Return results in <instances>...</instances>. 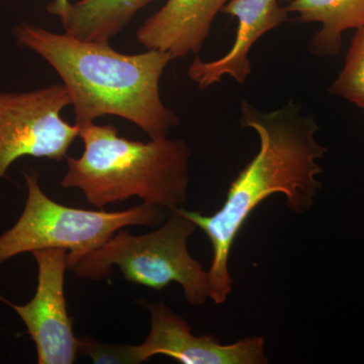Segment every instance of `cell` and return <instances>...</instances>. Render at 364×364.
<instances>
[{"mask_svg": "<svg viewBox=\"0 0 364 364\" xmlns=\"http://www.w3.org/2000/svg\"><path fill=\"white\" fill-rule=\"evenodd\" d=\"M240 109L242 128L253 129L259 136L257 154L239 172L221 210L214 215L181 208L212 244L208 284L210 299L217 305L224 304L231 293L230 252L249 215L277 193L286 196L287 208L296 215L310 210L321 188L317 176L322 168L317 160L327 152L316 141L318 127L315 119L304 114L293 100L272 112H261L247 100H241Z\"/></svg>", "mask_w": 364, "mask_h": 364, "instance_id": "6da1fadb", "label": "cell"}, {"mask_svg": "<svg viewBox=\"0 0 364 364\" xmlns=\"http://www.w3.org/2000/svg\"><path fill=\"white\" fill-rule=\"evenodd\" d=\"M13 33L59 74L79 127L114 116L159 139L178 126V117L160 97V79L172 60L167 53L123 54L109 42L80 40L28 23L14 26Z\"/></svg>", "mask_w": 364, "mask_h": 364, "instance_id": "7a4b0ae2", "label": "cell"}, {"mask_svg": "<svg viewBox=\"0 0 364 364\" xmlns=\"http://www.w3.org/2000/svg\"><path fill=\"white\" fill-rule=\"evenodd\" d=\"M79 128L85 151L67 157L62 188L79 189L97 208L134 196L168 210L186 202L191 150L183 140L164 136L143 143L119 136L112 124Z\"/></svg>", "mask_w": 364, "mask_h": 364, "instance_id": "3957f363", "label": "cell"}, {"mask_svg": "<svg viewBox=\"0 0 364 364\" xmlns=\"http://www.w3.org/2000/svg\"><path fill=\"white\" fill-rule=\"evenodd\" d=\"M196 229L181 208H172L167 221L155 231L133 235L123 228L67 269L79 279L102 280L111 277L117 267L127 282L155 291L176 282L189 305L202 306L210 298L208 274L188 248Z\"/></svg>", "mask_w": 364, "mask_h": 364, "instance_id": "277c9868", "label": "cell"}, {"mask_svg": "<svg viewBox=\"0 0 364 364\" xmlns=\"http://www.w3.org/2000/svg\"><path fill=\"white\" fill-rule=\"evenodd\" d=\"M23 176L28 193L25 208L16 224L0 235V265L21 254L61 248L68 251V267L123 228L156 227L168 217L167 208L145 203L119 212L68 207L46 195L35 170Z\"/></svg>", "mask_w": 364, "mask_h": 364, "instance_id": "5b68a950", "label": "cell"}, {"mask_svg": "<svg viewBox=\"0 0 364 364\" xmlns=\"http://www.w3.org/2000/svg\"><path fill=\"white\" fill-rule=\"evenodd\" d=\"M71 105L63 85L9 92L0 90V182L9 167L23 157L61 161L79 136L61 112Z\"/></svg>", "mask_w": 364, "mask_h": 364, "instance_id": "8992f818", "label": "cell"}, {"mask_svg": "<svg viewBox=\"0 0 364 364\" xmlns=\"http://www.w3.org/2000/svg\"><path fill=\"white\" fill-rule=\"evenodd\" d=\"M38 267L35 296L16 305L0 294V301L20 316L37 349L39 364H71L78 354L79 338L67 311L65 272L68 251L61 248L33 251Z\"/></svg>", "mask_w": 364, "mask_h": 364, "instance_id": "52a82bcc", "label": "cell"}, {"mask_svg": "<svg viewBox=\"0 0 364 364\" xmlns=\"http://www.w3.org/2000/svg\"><path fill=\"white\" fill-rule=\"evenodd\" d=\"M151 329L147 338L136 345L140 363L165 355L182 364H265L264 339L246 337L233 344H222L213 335L196 336L191 326L164 303H148Z\"/></svg>", "mask_w": 364, "mask_h": 364, "instance_id": "ba28073f", "label": "cell"}, {"mask_svg": "<svg viewBox=\"0 0 364 364\" xmlns=\"http://www.w3.org/2000/svg\"><path fill=\"white\" fill-rule=\"evenodd\" d=\"M222 13L238 20L236 39L222 58L210 62L196 58L189 66L188 77L202 90L221 82L225 75L240 85L245 83L252 72L248 57L251 48L264 33L289 18V11L279 6V0H229Z\"/></svg>", "mask_w": 364, "mask_h": 364, "instance_id": "9c48e42d", "label": "cell"}, {"mask_svg": "<svg viewBox=\"0 0 364 364\" xmlns=\"http://www.w3.org/2000/svg\"><path fill=\"white\" fill-rule=\"evenodd\" d=\"M229 0H167L144 21L136 41L147 50L167 53L172 60L198 54L215 16Z\"/></svg>", "mask_w": 364, "mask_h": 364, "instance_id": "30bf717a", "label": "cell"}, {"mask_svg": "<svg viewBox=\"0 0 364 364\" xmlns=\"http://www.w3.org/2000/svg\"><path fill=\"white\" fill-rule=\"evenodd\" d=\"M286 9L299 23L322 25L308 45L309 51L321 57L341 50L345 31L364 26V0H291Z\"/></svg>", "mask_w": 364, "mask_h": 364, "instance_id": "8fae6325", "label": "cell"}, {"mask_svg": "<svg viewBox=\"0 0 364 364\" xmlns=\"http://www.w3.org/2000/svg\"><path fill=\"white\" fill-rule=\"evenodd\" d=\"M155 0H79L60 18L68 35L85 41L109 42L141 9Z\"/></svg>", "mask_w": 364, "mask_h": 364, "instance_id": "7c38bea8", "label": "cell"}, {"mask_svg": "<svg viewBox=\"0 0 364 364\" xmlns=\"http://www.w3.org/2000/svg\"><path fill=\"white\" fill-rule=\"evenodd\" d=\"M330 92L364 109V26L356 31L343 69Z\"/></svg>", "mask_w": 364, "mask_h": 364, "instance_id": "4fadbf2b", "label": "cell"}, {"mask_svg": "<svg viewBox=\"0 0 364 364\" xmlns=\"http://www.w3.org/2000/svg\"><path fill=\"white\" fill-rule=\"evenodd\" d=\"M78 354L95 364H140L136 345L104 343L90 337L79 338Z\"/></svg>", "mask_w": 364, "mask_h": 364, "instance_id": "5bb4252c", "label": "cell"}, {"mask_svg": "<svg viewBox=\"0 0 364 364\" xmlns=\"http://www.w3.org/2000/svg\"><path fill=\"white\" fill-rule=\"evenodd\" d=\"M70 4L69 0H53L52 2L48 4L47 11L61 18L65 16Z\"/></svg>", "mask_w": 364, "mask_h": 364, "instance_id": "9a60e30c", "label": "cell"}]
</instances>
